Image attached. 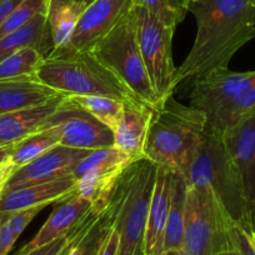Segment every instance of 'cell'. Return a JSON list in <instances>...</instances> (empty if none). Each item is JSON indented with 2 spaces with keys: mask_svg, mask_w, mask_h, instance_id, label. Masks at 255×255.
<instances>
[{
  "mask_svg": "<svg viewBox=\"0 0 255 255\" xmlns=\"http://www.w3.org/2000/svg\"><path fill=\"white\" fill-rule=\"evenodd\" d=\"M197 21L190 51L176 68V84L227 68L240 48L255 38V0H189Z\"/></svg>",
  "mask_w": 255,
  "mask_h": 255,
  "instance_id": "1",
  "label": "cell"
},
{
  "mask_svg": "<svg viewBox=\"0 0 255 255\" xmlns=\"http://www.w3.org/2000/svg\"><path fill=\"white\" fill-rule=\"evenodd\" d=\"M205 127L207 117L202 110L185 107L171 95L153 112L144 156L155 165L184 175Z\"/></svg>",
  "mask_w": 255,
  "mask_h": 255,
  "instance_id": "2",
  "label": "cell"
},
{
  "mask_svg": "<svg viewBox=\"0 0 255 255\" xmlns=\"http://www.w3.org/2000/svg\"><path fill=\"white\" fill-rule=\"evenodd\" d=\"M183 176L189 185L213 191L240 228L252 229L250 204L242 175L228 154L219 133L205 127L190 165Z\"/></svg>",
  "mask_w": 255,
  "mask_h": 255,
  "instance_id": "3",
  "label": "cell"
},
{
  "mask_svg": "<svg viewBox=\"0 0 255 255\" xmlns=\"http://www.w3.org/2000/svg\"><path fill=\"white\" fill-rule=\"evenodd\" d=\"M36 78L64 97L102 95L124 103L139 100L129 88L90 50H53L41 63Z\"/></svg>",
  "mask_w": 255,
  "mask_h": 255,
  "instance_id": "4",
  "label": "cell"
},
{
  "mask_svg": "<svg viewBox=\"0 0 255 255\" xmlns=\"http://www.w3.org/2000/svg\"><path fill=\"white\" fill-rule=\"evenodd\" d=\"M189 105L204 113L209 129L223 134L255 114V70H212L195 79Z\"/></svg>",
  "mask_w": 255,
  "mask_h": 255,
  "instance_id": "5",
  "label": "cell"
},
{
  "mask_svg": "<svg viewBox=\"0 0 255 255\" xmlns=\"http://www.w3.org/2000/svg\"><path fill=\"white\" fill-rule=\"evenodd\" d=\"M156 168L148 159L131 164L113 193L114 225L119 245L117 255H144L148 210L155 183Z\"/></svg>",
  "mask_w": 255,
  "mask_h": 255,
  "instance_id": "6",
  "label": "cell"
},
{
  "mask_svg": "<svg viewBox=\"0 0 255 255\" xmlns=\"http://www.w3.org/2000/svg\"><path fill=\"white\" fill-rule=\"evenodd\" d=\"M93 54L109 68L140 102L153 110L161 108L151 87L138 40V19L135 8L125 15L92 49Z\"/></svg>",
  "mask_w": 255,
  "mask_h": 255,
  "instance_id": "7",
  "label": "cell"
},
{
  "mask_svg": "<svg viewBox=\"0 0 255 255\" xmlns=\"http://www.w3.org/2000/svg\"><path fill=\"white\" fill-rule=\"evenodd\" d=\"M235 225L213 191L188 184L184 249L191 255L223 254L233 248L232 232Z\"/></svg>",
  "mask_w": 255,
  "mask_h": 255,
  "instance_id": "8",
  "label": "cell"
},
{
  "mask_svg": "<svg viewBox=\"0 0 255 255\" xmlns=\"http://www.w3.org/2000/svg\"><path fill=\"white\" fill-rule=\"evenodd\" d=\"M138 19V40L151 87L161 105L175 92L176 68L171 43L175 29L164 25L145 9L135 6Z\"/></svg>",
  "mask_w": 255,
  "mask_h": 255,
  "instance_id": "9",
  "label": "cell"
},
{
  "mask_svg": "<svg viewBox=\"0 0 255 255\" xmlns=\"http://www.w3.org/2000/svg\"><path fill=\"white\" fill-rule=\"evenodd\" d=\"M135 161L115 148L93 150L74 169L78 194L98 209L109 204L118 181Z\"/></svg>",
  "mask_w": 255,
  "mask_h": 255,
  "instance_id": "10",
  "label": "cell"
},
{
  "mask_svg": "<svg viewBox=\"0 0 255 255\" xmlns=\"http://www.w3.org/2000/svg\"><path fill=\"white\" fill-rule=\"evenodd\" d=\"M51 123L61 127L60 145L84 150L114 148V133L103 123L64 98Z\"/></svg>",
  "mask_w": 255,
  "mask_h": 255,
  "instance_id": "11",
  "label": "cell"
},
{
  "mask_svg": "<svg viewBox=\"0 0 255 255\" xmlns=\"http://www.w3.org/2000/svg\"><path fill=\"white\" fill-rule=\"evenodd\" d=\"M92 151L93 150H84V149L67 148L63 145L55 146L39 158L16 169L11 178L9 179L3 193L72 175L78 164Z\"/></svg>",
  "mask_w": 255,
  "mask_h": 255,
  "instance_id": "12",
  "label": "cell"
},
{
  "mask_svg": "<svg viewBox=\"0 0 255 255\" xmlns=\"http://www.w3.org/2000/svg\"><path fill=\"white\" fill-rule=\"evenodd\" d=\"M135 8V0H95L80 16L70 48L92 50L125 15Z\"/></svg>",
  "mask_w": 255,
  "mask_h": 255,
  "instance_id": "13",
  "label": "cell"
},
{
  "mask_svg": "<svg viewBox=\"0 0 255 255\" xmlns=\"http://www.w3.org/2000/svg\"><path fill=\"white\" fill-rule=\"evenodd\" d=\"M75 194H78V180L73 175H67L48 183L5 191L0 195V213L45 208L59 204Z\"/></svg>",
  "mask_w": 255,
  "mask_h": 255,
  "instance_id": "14",
  "label": "cell"
},
{
  "mask_svg": "<svg viewBox=\"0 0 255 255\" xmlns=\"http://www.w3.org/2000/svg\"><path fill=\"white\" fill-rule=\"evenodd\" d=\"M228 154L237 165L249 204L255 200V114L220 134Z\"/></svg>",
  "mask_w": 255,
  "mask_h": 255,
  "instance_id": "15",
  "label": "cell"
},
{
  "mask_svg": "<svg viewBox=\"0 0 255 255\" xmlns=\"http://www.w3.org/2000/svg\"><path fill=\"white\" fill-rule=\"evenodd\" d=\"M64 98L59 95L43 105L0 115V145H15L31 134L48 128L51 118L60 109Z\"/></svg>",
  "mask_w": 255,
  "mask_h": 255,
  "instance_id": "16",
  "label": "cell"
},
{
  "mask_svg": "<svg viewBox=\"0 0 255 255\" xmlns=\"http://www.w3.org/2000/svg\"><path fill=\"white\" fill-rule=\"evenodd\" d=\"M153 112L140 100L124 105L122 122L114 131V148L128 154L134 161L145 159L144 148Z\"/></svg>",
  "mask_w": 255,
  "mask_h": 255,
  "instance_id": "17",
  "label": "cell"
},
{
  "mask_svg": "<svg viewBox=\"0 0 255 255\" xmlns=\"http://www.w3.org/2000/svg\"><path fill=\"white\" fill-rule=\"evenodd\" d=\"M170 185L171 171L158 166L146 219L144 255H164V238L170 204Z\"/></svg>",
  "mask_w": 255,
  "mask_h": 255,
  "instance_id": "18",
  "label": "cell"
},
{
  "mask_svg": "<svg viewBox=\"0 0 255 255\" xmlns=\"http://www.w3.org/2000/svg\"><path fill=\"white\" fill-rule=\"evenodd\" d=\"M93 208L94 207L92 203L80 197L79 194H75L74 197L59 203L54 208L45 224L36 233L35 237L28 244L24 245L18 253L30 252L35 248L58 239L59 237L69 232L74 225H77L88 213L92 212Z\"/></svg>",
  "mask_w": 255,
  "mask_h": 255,
  "instance_id": "19",
  "label": "cell"
},
{
  "mask_svg": "<svg viewBox=\"0 0 255 255\" xmlns=\"http://www.w3.org/2000/svg\"><path fill=\"white\" fill-rule=\"evenodd\" d=\"M59 95L36 77L0 82V115L43 105Z\"/></svg>",
  "mask_w": 255,
  "mask_h": 255,
  "instance_id": "20",
  "label": "cell"
},
{
  "mask_svg": "<svg viewBox=\"0 0 255 255\" xmlns=\"http://www.w3.org/2000/svg\"><path fill=\"white\" fill-rule=\"evenodd\" d=\"M25 48L36 49L45 58L53 51L54 43L46 14H39L21 28L0 38V61Z\"/></svg>",
  "mask_w": 255,
  "mask_h": 255,
  "instance_id": "21",
  "label": "cell"
},
{
  "mask_svg": "<svg viewBox=\"0 0 255 255\" xmlns=\"http://www.w3.org/2000/svg\"><path fill=\"white\" fill-rule=\"evenodd\" d=\"M186 188L188 184L184 176L171 173L170 204L164 238V255L184 249Z\"/></svg>",
  "mask_w": 255,
  "mask_h": 255,
  "instance_id": "22",
  "label": "cell"
},
{
  "mask_svg": "<svg viewBox=\"0 0 255 255\" xmlns=\"http://www.w3.org/2000/svg\"><path fill=\"white\" fill-rule=\"evenodd\" d=\"M84 10V6L75 0H51L46 18L53 38V50L69 48L72 36Z\"/></svg>",
  "mask_w": 255,
  "mask_h": 255,
  "instance_id": "23",
  "label": "cell"
},
{
  "mask_svg": "<svg viewBox=\"0 0 255 255\" xmlns=\"http://www.w3.org/2000/svg\"><path fill=\"white\" fill-rule=\"evenodd\" d=\"M60 141L61 127L56 123H51L50 120L48 128L31 134L13 146L10 160L15 164L16 168H20L29 161L45 154L46 151L60 145Z\"/></svg>",
  "mask_w": 255,
  "mask_h": 255,
  "instance_id": "24",
  "label": "cell"
},
{
  "mask_svg": "<svg viewBox=\"0 0 255 255\" xmlns=\"http://www.w3.org/2000/svg\"><path fill=\"white\" fill-rule=\"evenodd\" d=\"M74 105L94 117L114 133L122 122L125 103L102 95H73L67 97Z\"/></svg>",
  "mask_w": 255,
  "mask_h": 255,
  "instance_id": "25",
  "label": "cell"
},
{
  "mask_svg": "<svg viewBox=\"0 0 255 255\" xmlns=\"http://www.w3.org/2000/svg\"><path fill=\"white\" fill-rule=\"evenodd\" d=\"M113 223H114V205L110 199L109 204L98 213L92 227L70 250L69 255H98L105 238L112 229Z\"/></svg>",
  "mask_w": 255,
  "mask_h": 255,
  "instance_id": "26",
  "label": "cell"
},
{
  "mask_svg": "<svg viewBox=\"0 0 255 255\" xmlns=\"http://www.w3.org/2000/svg\"><path fill=\"white\" fill-rule=\"evenodd\" d=\"M45 56L34 48L16 51L0 61V82L35 78Z\"/></svg>",
  "mask_w": 255,
  "mask_h": 255,
  "instance_id": "27",
  "label": "cell"
},
{
  "mask_svg": "<svg viewBox=\"0 0 255 255\" xmlns=\"http://www.w3.org/2000/svg\"><path fill=\"white\" fill-rule=\"evenodd\" d=\"M188 5L189 0H135V6L145 9L164 25L173 29L185 19Z\"/></svg>",
  "mask_w": 255,
  "mask_h": 255,
  "instance_id": "28",
  "label": "cell"
},
{
  "mask_svg": "<svg viewBox=\"0 0 255 255\" xmlns=\"http://www.w3.org/2000/svg\"><path fill=\"white\" fill-rule=\"evenodd\" d=\"M100 210L102 209L93 208L92 212L88 213L77 225H74L69 232L59 237L58 239L53 240V242L48 243L45 245H41L39 248H35L30 252L18 253L16 255H61L87 233V230L92 227L93 222L95 220Z\"/></svg>",
  "mask_w": 255,
  "mask_h": 255,
  "instance_id": "29",
  "label": "cell"
},
{
  "mask_svg": "<svg viewBox=\"0 0 255 255\" xmlns=\"http://www.w3.org/2000/svg\"><path fill=\"white\" fill-rule=\"evenodd\" d=\"M43 209L44 208H31L9 214L0 227V255H8L10 253L24 229Z\"/></svg>",
  "mask_w": 255,
  "mask_h": 255,
  "instance_id": "30",
  "label": "cell"
},
{
  "mask_svg": "<svg viewBox=\"0 0 255 255\" xmlns=\"http://www.w3.org/2000/svg\"><path fill=\"white\" fill-rule=\"evenodd\" d=\"M51 0H24L0 26V38L21 28L39 14L48 13Z\"/></svg>",
  "mask_w": 255,
  "mask_h": 255,
  "instance_id": "31",
  "label": "cell"
},
{
  "mask_svg": "<svg viewBox=\"0 0 255 255\" xmlns=\"http://www.w3.org/2000/svg\"><path fill=\"white\" fill-rule=\"evenodd\" d=\"M232 242L233 247L238 250L239 255H255L254 249L250 245L249 240L245 235V232L238 224L233 228Z\"/></svg>",
  "mask_w": 255,
  "mask_h": 255,
  "instance_id": "32",
  "label": "cell"
},
{
  "mask_svg": "<svg viewBox=\"0 0 255 255\" xmlns=\"http://www.w3.org/2000/svg\"><path fill=\"white\" fill-rule=\"evenodd\" d=\"M118 245H119V237H118L117 228H115L114 223H113L112 229H110L109 234L105 238L98 255H117Z\"/></svg>",
  "mask_w": 255,
  "mask_h": 255,
  "instance_id": "33",
  "label": "cell"
},
{
  "mask_svg": "<svg viewBox=\"0 0 255 255\" xmlns=\"http://www.w3.org/2000/svg\"><path fill=\"white\" fill-rule=\"evenodd\" d=\"M16 165L10 160V158L6 159L5 161L0 164V195L3 194L4 189H5L6 184H8L9 179L16 170Z\"/></svg>",
  "mask_w": 255,
  "mask_h": 255,
  "instance_id": "34",
  "label": "cell"
},
{
  "mask_svg": "<svg viewBox=\"0 0 255 255\" xmlns=\"http://www.w3.org/2000/svg\"><path fill=\"white\" fill-rule=\"evenodd\" d=\"M24 0H0V26Z\"/></svg>",
  "mask_w": 255,
  "mask_h": 255,
  "instance_id": "35",
  "label": "cell"
},
{
  "mask_svg": "<svg viewBox=\"0 0 255 255\" xmlns=\"http://www.w3.org/2000/svg\"><path fill=\"white\" fill-rule=\"evenodd\" d=\"M14 145H0V164L10 158Z\"/></svg>",
  "mask_w": 255,
  "mask_h": 255,
  "instance_id": "36",
  "label": "cell"
},
{
  "mask_svg": "<svg viewBox=\"0 0 255 255\" xmlns=\"http://www.w3.org/2000/svg\"><path fill=\"white\" fill-rule=\"evenodd\" d=\"M243 229V228H242ZM245 232V235H247L248 240H249L250 245L253 247V249H254L255 252V233L253 232V229H243Z\"/></svg>",
  "mask_w": 255,
  "mask_h": 255,
  "instance_id": "37",
  "label": "cell"
},
{
  "mask_svg": "<svg viewBox=\"0 0 255 255\" xmlns=\"http://www.w3.org/2000/svg\"><path fill=\"white\" fill-rule=\"evenodd\" d=\"M250 219H252V229L255 233V200L250 205Z\"/></svg>",
  "mask_w": 255,
  "mask_h": 255,
  "instance_id": "38",
  "label": "cell"
},
{
  "mask_svg": "<svg viewBox=\"0 0 255 255\" xmlns=\"http://www.w3.org/2000/svg\"><path fill=\"white\" fill-rule=\"evenodd\" d=\"M75 1H78V3L82 4L84 8H87V6H89L93 1H95V0H75Z\"/></svg>",
  "mask_w": 255,
  "mask_h": 255,
  "instance_id": "39",
  "label": "cell"
},
{
  "mask_svg": "<svg viewBox=\"0 0 255 255\" xmlns=\"http://www.w3.org/2000/svg\"><path fill=\"white\" fill-rule=\"evenodd\" d=\"M220 255H239V253H238V250L233 247L232 249L227 250V252H224L223 254H220Z\"/></svg>",
  "mask_w": 255,
  "mask_h": 255,
  "instance_id": "40",
  "label": "cell"
},
{
  "mask_svg": "<svg viewBox=\"0 0 255 255\" xmlns=\"http://www.w3.org/2000/svg\"><path fill=\"white\" fill-rule=\"evenodd\" d=\"M9 214H10V213H0V227H1V224H3L4 222H5L6 218L9 217Z\"/></svg>",
  "mask_w": 255,
  "mask_h": 255,
  "instance_id": "41",
  "label": "cell"
},
{
  "mask_svg": "<svg viewBox=\"0 0 255 255\" xmlns=\"http://www.w3.org/2000/svg\"><path fill=\"white\" fill-rule=\"evenodd\" d=\"M173 255H191V254L188 252V250L181 249V250H179V252H174Z\"/></svg>",
  "mask_w": 255,
  "mask_h": 255,
  "instance_id": "42",
  "label": "cell"
},
{
  "mask_svg": "<svg viewBox=\"0 0 255 255\" xmlns=\"http://www.w3.org/2000/svg\"><path fill=\"white\" fill-rule=\"evenodd\" d=\"M93 223H94V222H93ZM87 232H88V230H87ZM79 240H80V239H79ZM79 240H78V242H79ZM78 242H77V243H78ZM77 243H75V244H77ZM75 244H73V245H72V247H70V248H69V249H67V250H65V252H64V253H63V254H61V255H69L70 250H72V249H73V248H74V245H75Z\"/></svg>",
  "mask_w": 255,
  "mask_h": 255,
  "instance_id": "43",
  "label": "cell"
},
{
  "mask_svg": "<svg viewBox=\"0 0 255 255\" xmlns=\"http://www.w3.org/2000/svg\"><path fill=\"white\" fill-rule=\"evenodd\" d=\"M165 255H173V253H168V254H165Z\"/></svg>",
  "mask_w": 255,
  "mask_h": 255,
  "instance_id": "44",
  "label": "cell"
}]
</instances>
